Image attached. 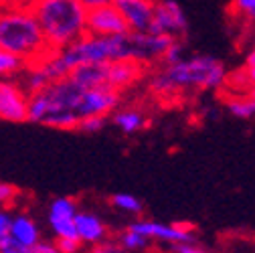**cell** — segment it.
<instances>
[{
    "label": "cell",
    "mask_w": 255,
    "mask_h": 253,
    "mask_svg": "<svg viewBox=\"0 0 255 253\" xmlns=\"http://www.w3.org/2000/svg\"><path fill=\"white\" fill-rule=\"evenodd\" d=\"M225 81L227 67L221 59L213 55H195L184 57L174 65H164V69L152 77L150 87L158 96H172L182 89H219Z\"/></svg>",
    "instance_id": "6da1fadb"
},
{
    "label": "cell",
    "mask_w": 255,
    "mask_h": 253,
    "mask_svg": "<svg viewBox=\"0 0 255 253\" xmlns=\"http://www.w3.org/2000/svg\"><path fill=\"white\" fill-rule=\"evenodd\" d=\"M81 89L69 79L49 83L45 89L28 96V120L45 128L77 130L79 118L75 114Z\"/></svg>",
    "instance_id": "7a4b0ae2"
},
{
    "label": "cell",
    "mask_w": 255,
    "mask_h": 253,
    "mask_svg": "<svg viewBox=\"0 0 255 253\" xmlns=\"http://www.w3.org/2000/svg\"><path fill=\"white\" fill-rule=\"evenodd\" d=\"M0 49L33 65L51 49L30 6L0 8Z\"/></svg>",
    "instance_id": "3957f363"
},
{
    "label": "cell",
    "mask_w": 255,
    "mask_h": 253,
    "mask_svg": "<svg viewBox=\"0 0 255 253\" xmlns=\"http://www.w3.org/2000/svg\"><path fill=\"white\" fill-rule=\"evenodd\" d=\"M30 10L51 51L65 49L87 33V10L79 4V0H39L30 6Z\"/></svg>",
    "instance_id": "277c9868"
},
{
    "label": "cell",
    "mask_w": 255,
    "mask_h": 253,
    "mask_svg": "<svg viewBox=\"0 0 255 253\" xmlns=\"http://www.w3.org/2000/svg\"><path fill=\"white\" fill-rule=\"evenodd\" d=\"M57 55L69 73L75 67L89 65V63H112L132 59L130 33L116 37H93L85 33L75 43L67 45L65 49H59Z\"/></svg>",
    "instance_id": "5b68a950"
},
{
    "label": "cell",
    "mask_w": 255,
    "mask_h": 253,
    "mask_svg": "<svg viewBox=\"0 0 255 253\" xmlns=\"http://www.w3.org/2000/svg\"><path fill=\"white\" fill-rule=\"evenodd\" d=\"M128 229L140 233L148 241H162L170 245L195 241V229L186 223H158V221L136 219L128 225Z\"/></svg>",
    "instance_id": "8992f818"
},
{
    "label": "cell",
    "mask_w": 255,
    "mask_h": 253,
    "mask_svg": "<svg viewBox=\"0 0 255 253\" xmlns=\"http://www.w3.org/2000/svg\"><path fill=\"white\" fill-rule=\"evenodd\" d=\"M186 28H188V18L176 0H156L154 16L148 33L178 39L180 35L186 33Z\"/></svg>",
    "instance_id": "52a82bcc"
},
{
    "label": "cell",
    "mask_w": 255,
    "mask_h": 253,
    "mask_svg": "<svg viewBox=\"0 0 255 253\" xmlns=\"http://www.w3.org/2000/svg\"><path fill=\"white\" fill-rule=\"evenodd\" d=\"M28 120V93L18 79H0V122L22 124Z\"/></svg>",
    "instance_id": "ba28073f"
},
{
    "label": "cell",
    "mask_w": 255,
    "mask_h": 253,
    "mask_svg": "<svg viewBox=\"0 0 255 253\" xmlns=\"http://www.w3.org/2000/svg\"><path fill=\"white\" fill-rule=\"evenodd\" d=\"M120 106V93L108 87H100V89H83L75 114L81 120L85 118H110Z\"/></svg>",
    "instance_id": "9c48e42d"
},
{
    "label": "cell",
    "mask_w": 255,
    "mask_h": 253,
    "mask_svg": "<svg viewBox=\"0 0 255 253\" xmlns=\"http://www.w3.org/2000/svg\"><path fill=\"white\" fill-rule=\"evenodd\" d=\"M79 207L71 197H57L51 201L47 211V223L55 239H77L75 215Z\"/></svg>",
    "instance_id": "30bf717a"
},
{
    "label": "cell",
    "mask_w": 255,
    "mask_h": 253,
    "mask_svg": "<svg viewBox=\"0 0 255 253\" xmlns=\"http://www.w3.org/2000/svg\"><path fill=\"white\" fill-rule=\"evenodd\" d=\"M85 30H87V35H93V37H116V35L130 33L124 16L114 4L87 10Z\"/></svg>",
    "instance_id": "8fae6325"
},
{
    "label": "cell",
    "mask_w": 255,
    "mask_h": 253,
    "mask_svg": "<svg viewBox=\"0 0 255 253\" xmlns=\"http://www.w3.org/2000/svg\"><path fill=\"white\" fill-rule=\"evenodd\" d=\"M172 37L164 35H154V33H130V51H132V61L140 63V65H150V63L162 61L166 49L172 45Z\"/></svg>",
    "instance_id": "7c38bea8"
},
{
    "label": "cell",
    "mask_w": 255,
    "mask_h": 253,
    "mask_svg": "<svg viewBox=\"0 0 255 253\" xmlns=\"http://www.w3.org/2000/svg\"><path fill=\"white\" fill-rule=\"evenodd\" d=\"M130 33H146L150 28L156 0H114Z\"/></svg>",
    "instance_id": "4fadbf2b"
},
{
    "label": "cell",
    "mask_w": 255,
    "mask_h": 253,
    "mask_svg": "<svg viewBox=\"0 0 255 253\" xmlns=\"http://www.w3.org/2000/svg\"><path fill=\"white\" fill-rule=\"evenodd\" d=\"M75 233L81 245H100L108 241V225L93 211H77L75 215Z\"/></svg>",
    "instance_id": "5bb4252c"
},
{
    "label": "cell",
    "mask_w": 255,
    "mask_h": 253,
    "mask_svg": "<svg viewBox=\"0 0 255 253\" xmlns=\"http://www.w3.org/2000/svg\"><path fill=\"white\" fill-rule=\"evenodd\" d=\"M8 235L16 243H20L22 247H26V249H33L43 239V233H41L39 223L28 213H22V211L20 213H12Z\"/></svg>",
    "instance_id": "9a60e30c"
},
{
    "label": "cell",
    "mask_w": 255,
    "mask_h": 253,
    "mask_svg": "<svg viewBox=\"0 0 255 253\" xmlns=\"http://www.w3.org/2000/svg\"><path fill=\"white\" fill-rule=\"evenodd\" d=\"M140 75H142V65L132 59L108 63V87L118 93L126 87L134 85L140 79Z\"/></svg>",
    "instance_id": "2e32d148"
},
{
    "label": "cell",
    "mask_w": 255,
    "mask_h": 253,
    "mask_svg": "<svg viewBox=\"0 0 255 253\" xmlns=\"http://www.w3.org/2000/svg\"><path fill=\"white\" fill-rule=\"evenodd\" d=\"M69 79L81 91L83 89L108 87V63H89V65H79L69 73Z\"/></svg>",
    "instance_id": "e0dca14e"
},
{
    "label": "cell",
    "mask_w": 255,
    "mask_h": 253,
    "mask_svg": "<svg viewBox=\"0 0 255 253\" xmlns=\"http://www.w3.org/2000/svg\"><path fill=\"white\" fill-rule=\"evenodd\" d=\"M112 124L122 134L132 136V134H138L146 128L148 118L144 112H140L136 108H122V110H116L112 114Z\"/></svg>",
    "instance_id": "ac0fdd59"
},
{
    "label": "cell",
    "mask_w": 255,
    "mask_h": 253,
    "mask_svg": "<svg viewBox=\"0 0 255 253\" xmlns=\"http://www.w3.org/2000/svg\"><path fill=\"white\" fill-rule=\"evenodd\" d=\"M26 69V63L0 49V79H20Z\"/></svg>",
    "instance_id": "d6986e66"
},
{
    "label": "cell",
    "mask_w": 255,
    "mask_h": 253,
    "mask_svg": "<svg viewBox=\"0 0 255 253\" xmlns=\"http://www.w3.org/2000/svg\"><path fill=\"white\" fill-rule=\"evenodd\" d=\"M110 203L118 211H122L126 215H134V217L142 215V211H144L142 201L136 195H130V193H116V195L110 197Z\"/></svg>",
    "instance_id": "ffe728a7"
},
{
    "label": "cell",
    "mask_w": 255,
    "mask_h": 253,
    "mask_svg": "<svg viewBox=\"0 0 255 253\" xmlns=\"http://www.w3.org/2000/svg\"><path fill=\"white\" fill-rule=\"evenodd\" d=\"M118 247L120 251H128V253H138V251H146L150 247V241L144 239L140 233L132 231V229H124L118 237Z\"/></svg>",
    "instance_id": "44dd1931"
},
{
    "label": "cell",
    "mask_w": 255,
    "mask_h": 253,
    "mask_svg": "<svg viewBox=\"0 0 255 253\" xmlns=\"http://www.w3.org/2000/svg\"><path fill=\"white\" fill-rule=\"evenodd\" d=\"M227 110L231 116L239 120H249L255 118V100L249 96H233L227 98Z\"/></svg>",
    "instance_id": "7402d4cb"
},
{
    "label": "cell",
    "mask_w": 255,
    "mask_h": 253,
    "mask_svg": "<svg viewBox=\"0 0 255 253\" xmlns=\"http://www.w3.org/2000/svg\"><path fill=\"white\" fill-rule=\"evenodd\" d=\"M18 195H20V191L12 182L0 180V209H8L10 205H14Z\"/></svg>",
    "instance_id": "603a6c76"
},
{
    "label": "cell",
    "mask_w": 255,
    "mask_h": 253,
    "mask_svg": "<svg viewBox=\"0 0 255 253\" xmlns=\"http://www.w3.org/2000/svg\"><path fill=\"white\" fill-rule=\"evenodd\" d=\"M231 8L241 18L255 22V0H231Z\"/></svg>",
    "instance_id": "cb8c5ba5"
},
{
    "label": "cell",
    "mask_w": 255,
    "mask_h": 253,
    "mask_svg": "<svg viewBox=\"0 0 255 253\" xmlns=\"http://www.w3.org/2000/svg\"><path fill=\"white\" fill-rule=\"evenodd\" d=\"M184 53H186L184 43L178 41V39H174L172 45L166 49V53H164V57H162V63H164V65H174V63H178V61L184 59Z\"/></svg>",
    "instance_id": "d4e9b609"
},
{
    "label": "cell",
    "mask_w": 255,
    "mask_h": 253,
    "mask_svg": "<svg viewBox=\"0 0 255 253\" xmlns=\"http://www.w3.org/2000/svg\"><path fill=\"white\" fill-rule=\"evenodd\" d=\"M106 124H108V118H85L77 124V130L83 134H98L106 128Z\"/></svg>",
    "instance_id": "484cf974"
},
{
    "label": "cell",
    "mask_w": 255,
    "mask_h": 253,
    "mask_svg": "<svg viewBox=\"0 0 255 253\" xmlns=\"http://www.w3.org/2000/svg\"><path fill=\"white\" fill-rule=\"evenodd\" d=\"M0 253H30V249L22 247L20 243H16L10 235L0 239Z\"/></svg>",
    "instance_id": "4316f807"
},
{
    "label": "cell",
    "mask_w": 255,
    "mask_h": 253,
    "mask_svg": "<svg viewBox=\"0 0 255 253\" xmlns=\"http://www.w3.org/2000/svg\"><path fill=\"white\" fill-rule=\"evenodd\" d=\"M55 245L61 253H79L81 251L79 239H55Z\"/></svg>",
    "instance_id": "83f0119b"
},
{
    "label": "cell",
    "mask_w": 255,
    "mask_h": 253,
    "mask_svg": "<svg viewBox=\"0 0 255 253\" xmlns=\"http://www.w3.org/2000/svg\"><path fill=\"white\" fill-rule=\"evenodd\" d=\"M172 253H209V249H205L203 245H199L195 241H190V243H178V245H174Z\"/></svg>",
    "instance_id": "f1b7e54d"
},
{
    "label": "cell",
    "mask_w": 255,
    "mask_h": 253,
    "mask_svg": "<svg viewBox=\"0 0 255 253\" xmlns=\"http://www.w3.org/2000/svg\"><path fill=\"white\" fill-rule=\"evenodd\" d=\"M10 221H12V211L10 209H0V239L8 235Z\"/></svg>",
    "instance_id": "f546056e"
},
{
    "label": "cell",
    "mask_w": 255,
    "mask_h": 253,
    "mask_svg": "<svg viewBox=\"0 0 255 253\" xmlns=\"http://www.w3.org/2000/svg\"><path fill=\"white\" fill-rule=\"evenodd\" d=\"M30 253H61L55 245V239H41L33 249H30Z\"/></svg>",
    "instance_id": "4dcf8cb0"
},
{
    "label": "cell",
    "mask_w": 255,
    "mask_h": 253,
    "mask_svg": "<svg viewBox=\"0 0 255 253\" xmlns=\"http://www.w3.org/2000/svg\"><path fill=\"white\" fill-rule=\"evenodd\" d=\"M89 253H120V247L114 245V243H110V241H104L100 245H93Z\"/></svg>",
    "instance_id": "1f68e13d"
},
{
    "label": "cell",
    "mask_w": 255,
    "mask_h": 253,
    "mask_svg": "<svg viewBox=\"0 0 255 253\" xmlns=\"http://www.w3.org/2000/svg\"><path fill=\"white\" fill-rule=\"evenodd\" d=\"M79 4L85 10H93V8H100V6H110L114 4V0H79Z\"/></svg>",
    "instance_id": "d6a6232c"
},
{
    "label": "cell",
    "mask_w": 255,
    "mask_h": 253,
    "mask_svg": "<svg viewBox=\"0 0 255 253\" xmlns=\"http://www.w3.org/2000/svg\"><path fill=\"white\" fill-rule=\"evenodd\" d=\"M14 6H26V0H0V8H14Z\"/></svg>",
    "instance_id": "836d02e7"
},
{
    "label": "cell",
    "mask_w": 255,
    "mask_h": 253,
    "mask_svg": "<svg viewBox=\"0 0 255 253\" xmlns=\"http://www.w3.org/2000/svg\"><path fill=\"white\" fill-rule=\"evenodd\" d=\"M255 65V47L249 51V55H247V59H245V69H249V67H253Z\"/></svg>",
    "instance_id": "e575fe53"
},
{
    "label": "cell",
    "mask_w": 255,
    "mask_h": 253,
    "mask_svg": "<svg viewBox=\"0 0 255 253\" xmlns=\"http://www.w3.org/2000/svg\"><path fill=\"white\" fill-rule=\"evenodd\" d=\"M247 96L255 100V85H251V87H249V91H247Z\"/></svg>",
    "instance_id": "d590c367"
},
{
    "label": "cell",
    "mask_w": 255,
    "mask_h": 253,
    "mask_svg": "<svg viewBox=\"0 0 255 253\" xmlns=\"http://www.w3.org/2000/svg\"><path fill=\"white\" fill-rule=\"evenodd\" d=\"M35 2H39V0H26V6H33Z\"/></svg>",
    "instance_id": "8d00e7d4"
},
{
    "label": "cell",
    "mask_w": 255,
    "mask_h": 253,
    "mask_svg": "<svg viewBox=\"0 0 255 253\" xmlns=\"http://www.w3.org/2000/svg\"><path fill=\"white\" fill-rule=\"evenodd\" d=\"M152 253H166V251H152Z\"/></svg>",
    "instance_id": "74e56055"
}]
</instances>
